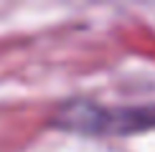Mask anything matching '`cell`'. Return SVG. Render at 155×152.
Listing matches in <instances>:
<instances>
[{
    "instance_id": "1",
    "label": "cell",
    "mask_w": 155,
    "mask_h": 152,
    "mask_svg": "<svg viewBox=\"0 0 155 152\" xmlns=\"http://www.w3.org/2000/svg\"><path fill=\"white\" fill-rule=\"evenodd\" d=\"M54 127L84 135H135L155 127V109L150 106H102L92 101H74L61 106L51 119Z\"/></svg>"
}]
</instances>
